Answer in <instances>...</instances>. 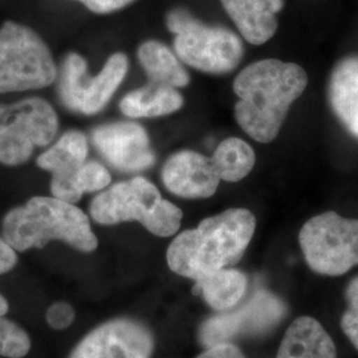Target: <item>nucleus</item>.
<instances>
[{"label": "nucleus", "instance_id": "nucleus-1", "mask_svg": "<svg viewBox=\"0 0 358 358\" xmlns=\"http://www.w3.org/2000/svg\"><path fill=\"white\" fill-rule=\"evenodd\" d=\"M306 69L279 59L245 66L234 80L235 118L244 133L260 143L275 141L291 105L306 92Z\"/></svg>", "mask_w": 358, "mask_h": 358}, {"label": "nucleus", "instance_id": "nucleus-2", "mask_svg": "<svg viewBox=\"0 0 358 358\" xmlns=\"http://www.w3.org/2000/svg\"><path fill=\"white\" fill-rule=\"evenodd\" d=\"M256 217L247 208H229L183 231L167 248V264L196 280L239 263L255 234Z\"/></svg>", "mask_w": 358, "mask_h": 358}, {"label": "nucleus", "instance_id": "nucleus-3", "mask_svg": "<svg viewBox=\"0 0 358 358\" xmlns=\"http://www.w3.org/2000/svg\"><path fill=\"white\" fill-rule=\"evenodd\" d=\"M1 238L19 252L43 248L53 241L81 252H93L99 245L88 215L55 196H34L8 211L1 223Z\"/></svg>", "mask_w": 358, "mask_h": 358}, {"label": "nucleus", "instance_id": "nucleus-4", "mask_svg": "<svg viewBox=\"0 0 358 358\" xmlns=\"http://www.w3.org/2000/svg\"><path fill=\"white\" fill-rule=\"evenodd\" d=\"M90 217L105 226L138 222L159 238L173 236L180 227L183 213L162 198L149 179L134 177L118 182L92 201Z\"/></svg>", "mask_w": 358, "mask_h": 358}, {"label": "nucleus", "instance_id": "nucleus-5", "mask_svg": "<svg viewBox=\"0 0 358 358\" xmlns=\"http://www.w3.org/2000/svg\"><path fill=\"white\" fill-rule=\"evenodd\" d=\"M167 29L174 35V52L182 63L208 75H227L241 64L244 45L229 28L208 26L186 8L166 15Z\"/></svg>", "mask_w": 358, "mask_h": 358}, {"label": "nucleus", "instance_id": "nucleus-6", "mask_svg": "<svg viewBox=\"0 0 358 358\" xmlns=\"http://www.w3.org/2000/svg\"><path fill=\"white\" fill-rule=\"evenodd\" d=\"M57 66L45 41L29 27H0V94L43 90L55 83Z\"/></svg>", "mask_w": 358, "mask_h": 358}, {"label": "nucleus", "instance_id": "nucleus-7", "mask_svg": "<svg viewBox=\"0 0 358 358\" xmlns=\"http://www.w3.org/2000/svg\"><path fill=\"white\" fill-rule=\"evenodd\" d=\"M88 150L85 134L71 130L38 157V166L52 174L55 198L75 205L85 192H101L110 185V173L101 164L88 161Z\"/></svg>", "mask_w": 358, "mask_h": 358}, {"label": "nucleus", "instance_id": "nucleus-8", "mask_svg": "<svg viewBox=\"0 0 358 358\" xmlns=\"http://www.w3.org/2000/svg\"><path fill=\"white\" fill-rule=\"evenodd\" d=\"M299 243L313 272L343 276L358 266V219H348L334 211L322 213L306 222Z\"/></svg>", "mask_w": 358, "mask_h": 358}, {"label": "nucleus", "instance_id": "nucleus-9", "mask_svg": "<svg viewBox=\"0 0 358 358\" xmlns=\"http://www.w3.org/2000/svg\"><path fill=\"white\" fill-rule=\"evenodd\" d=\"M59 130V117L44 99L31 97L13 105L0 103V164H26L35 148L50 145Z\"/></svg>", "mask_w": 358, "mask_h": 358}, {"label": "nucleus", "instance_id": "nucleus-10", "mask_svg": "<svg viewBox=\"0 0 358 358\" xmlns=\"http://www.w3.org/2000/svg\"><path fill=\"white\" fill-rule=\"evenodd\" d=\"M128 68V56L117 52L106 60L96 76H88L87 60L78 53L66 55L59 87L62 101L76 113L97 115L115 96Z\"/></svg>", "mask_w": 358, "mask_h": 358}, {"label": "nucleus", "instance_id": "nucleus-11", "mask_svg": "<svg viewBox=\"0 0 358 358\" xmlns=\"http://www.w3.org/2000/svg\"><path fill=\"white\" fill-rule=\"evenodd\" d=\"M285 315L282 300L266 289H260L243 306L220 312V315L206 320L198 332L206 348L231 343L242 336H255L273 328Z\"/></svg>", "mask_w": 358, "mask_h": 358}, {"label": "nucleus", "instance_id": "nucleus-12", "mask_svg": "<svg viewBox=\"0 0 358 358\" xmlns=\"http://www.w3.org/2000/svg\"><path fill=\"white\" fill-rule=\"evenodd\" d=\"M152 331L133 319L106 321L88 333L68 358H150Z\"/></svg>", "mask_w": 358, "mask_h": 358}, {"label": "nucleus", "instance_id": "nucleus-13", "mask_svg": "<svg viewBox=\"0 0 358 358\" xmlns=\"http://www.w3.org/2000/svg\"><path fill=\"white\" fill-rule=\"evenodd\" d=\"M92 142L103 159L120 171H143L155 162L146 129L133 121L112 122L94 129Z\"/></svg>", "mask_w": 358, "mask_h": 358}, {"label": "nucleus", "instance_id": "nucleus-14", "mask_svg": "<svg viewBox=\"0 0 358 358\" xmlns=\"http://www.w3.org/2000/svg\"><path fill=\"white\" fill-rule=\"evenodd\" d=\"M162 182L169 192L185 199H206L217 192L220 178L211 157L180 150L162 167Z\"/></svg>", "mask_w": 358, "mask_h": 358}, {"label": "nucleus", "instance_id": "nucleus-15", "mask_svg": "<svg viewBox=\"0 0 358 358\" xmlns=\"http://www.w3.org/2000/svg\"><path fill=\"white\" fill-rule=\"evenodd\" d=\"M245 41L263 45L275 36L285 0H220Z\"/></svg>", "mask_w": 358, "mask_h": 358}, {"label": "nucleus", "instance_id": "nucleus-16", "mask_svg": "<svg viewBox=\"0 0 358 358\" xmlns=\"http://www.w3.org/2000/svg\"><path fill=\"white\" fill-rule=\"evenodd\" d=\"M328 100L338 122L358 140V55L346 56L334 65L328 83Z\"/></svg>", "mask_w": 358, "mask_h": 358}, {"label": "nucleus", "instance_id": "nucleus-17", "mask_svg": "<svg viewBox=\"0 0 358 358\" xmlns=\"http://www.w3.org/2000/svg\"><path fill=\"white\" fill-rule=\"evenodd\" d=\"M276 358H337V350L319 321L301 316L287 329Z\"/></svg>", "mask_w": 358, "mask_h": 358}, {"label": "nucleus", "instance_id": "nucleus-18", "mask_svg": "<svg viewBox=\"0 0 358 358\" xmlns=\"http://www.w3.org/2000/svg\"><path fill=\"white\" fill-rule=\"evenodd\" d=\"M185 99L176 88L149 83L131 90L120 103V109L130 118H153L178 112Z\"/></svg>", "mask_w": 358, "mask_h": 358}, {"label": "nucleus", "instance_id": "nucleus-19", "mask_svg": "<svg viewBox=\"0 0 358 358\" xmlns=\"http://www.w3.org/2000/svg\"><path fill=\"white\" fill-rule=\"evenodd\" d=\"M194 282L192 294H202L206 303L217 312L239 306L248 288L247 276L234 268L219 269Z\"/></svg>", "mask_w": 358, "mask_h": 358}, {"label": "nucleus", "instance_id": "nucleus-20", "mask_svg": "<svg viewBox=\"0 0 358 358\" xmlns=\"http://www.w3.org/2000/svg\"><path fill=\"white\" fill-rule=\"evenodd\" d=\"M138 60L149 83L171 88H185L190 84L187 71L174 52L157 40H148L138 48Z\"/></svg>", "mask_w": 358, "mask_h": 358}, {"label": "nucleus", "instance_id": "nucleus-21", "mask_svg": "<svg viewBox=\"0 0 358 358\" xmlns=\"http://www.w3.org/2000/svg\"><path fill=\"white\" fill-rule=\"evenodd\" d=\"M211 159L220 180L234 183L245 178L252 171L256 155L250 143L231 137L217 145Z\"/></svg>", "mask_w": 358, "mask_h": 358}, {"label": "nucleus", "instance_id": "nucleus-22", "mask_svg": "<svg viewBox=\"0 0 358 358\" xmlns=\"http://www.w3.org/2000/svg\"><path fill=\"white\" fill-rule=\"evenodd\" d=\"M31 340L17 324L0 316V356L22 358L28 355Z\"/></svg>", "mask_w": 358, "mask_h": 358}, {"label": "nucleus", "instance_id": "nucleus-23", "mask_svg": "<svg viewBox=\"0 0 358 358\" xmlns=\"http://www.w3.org/2000/svg\"><path fill=\"white\" fill-rule=\"evenodd\" d=\"M346 309L341 328L349 341L358 350V276L348 284L345 291Z\"/></svg>", "mask_w": 358, "mask_h": 358}, {"label": "nucleus", "instance_id": "nucleus-24", "mask_svg": "<svg viewBox=\"0 0 358 358\" xmlns=\"http://www.w3.org/2000/svg\"><path fill=\"white\" fill-rule=\"evenodd\" d=\"M45 319L52 329L63 331V329L69 328L72 325V322L75 321V309L71 304L64 303V301L55 303L47 310Z\"/></svg>", "mask_w": 358, "mask_h": 358}, {"label": "nucleus", "instance_id": "nucleus-25", "mask_svg": "<svg viewBox=\"0 0 358 358\" xmlns=\"http://www.w3.org/2000/svg\"><path fill=\"white\" fill-rule=\"evenodd\" d=\"M17 263L16 251L3 238H0V275L10 272ZM8 303L0 294V316L7 315Z\"/></svg>", "mask_w": 358, "mask_h": 358}, {"label": "nucleus", "instance_id": "nucleus-26", "mask_svg": "<svg viewBox=\"0 0 358 358\" xmlns=\"http://www.w3.org/2000/svg\"><path fill=\"white\" fill-rule=\"evenodd\" d=\"M84 4L90 11L99 15L120 11L130 4H133L136 0H75Z\"/></svg>", "mask_w": 358, "mask_h": 358}, {"label": "nucleus", "instance_id": "nucleus-27", "mask_svg": "<svg viewBox=\"0 0 358 358\" xmlns=\"http://www.w3.org/2000/svg\"><path fill=\"white\" fill-rule=\"evenodd\" d=\"M196 358H245L242 350L232 343H223L207 348Z\"/></svg>", "mask_w": 358, "mask_h": 358}]
</instances>
